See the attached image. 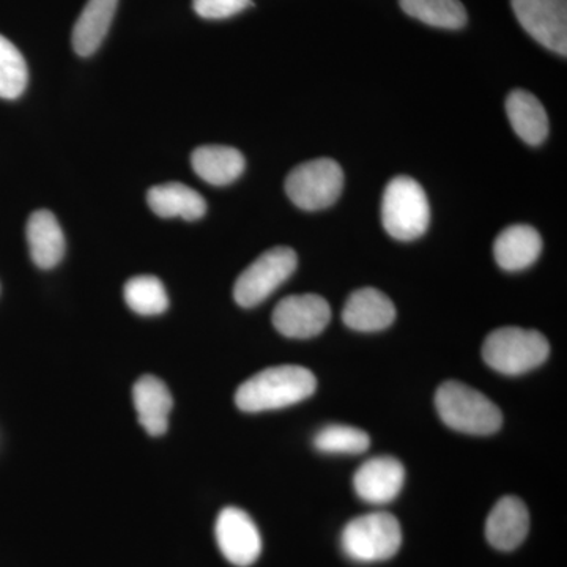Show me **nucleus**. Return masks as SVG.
Instances as JSON below:
<instances>
[{
	"label": "nucleus",
	"instance_id": "f257e3e1",
	"mask_svg": "<svg viewBox=\"0 0 567 567\" xmlns=\"http://www.w3.org/2000/svg\"><path fill=\"white\" fill-rule=\"evenodd\" d=\"M316 390V375L303 365H274L246 380L235 393V404L246 413L268 412L303 402Z\"/></svg>",
	"mask_w": 567,
	"mask_h": 567
},
{
	"label": "nucleus",
	"instance_id": "f03ea898",
	"mask_svg": "<svg viewBox=\"0 0 567 567\" xmlns=\"http://www.w3.org/2000/svg\"><path fill=\"white\" fill-rule=\"evenodd\" d=\"M435 406L443 423L462 434L492 435L503 424L502 412L491 399L454 380L439 388Z\"/></svg>",
	"mask_w": 567,
	"mask_h": 567
},
{
	"label": "nucleus",
	"instance_id": "7ed1b4c3",
	"mask_svg": "<svg viewBox=\"0 0 567 567\" xmlns=\"http://www.w3.org/2000/svg\"><path fill=\"white\" fill-rule=\"evenodd\" d=\"M550 346L546 336L520 327H503L492 331L483 346V358L503 375H522L547 360Z\"/></svg>",
	"mask_w": 567,
	"mask_h": 567
},
{
	"label": "nucleus",
	"instance_id": "20e7f679",
	"mask_svg": "<svg viewBox=\"0 0 567 567\" xmlns=\"http://www.w3.org/2000/svg\"><path fill=\"white\" fill-rule=\"evenodd\" d=\"M382 221L395 240L412 241L424 235L431 223V207L423 186L405 175L388 183L383 193Z\"/></svg>",
	"mask_w": 567,
	"mask_h": 567
},
{
	"label": "nucleus",
	"instance_id": "39448f33",
	"mask_svg": "<svg viewBox=\"0 0 567 567\" xmlns=\"http://www.w3.org/2000/svg\"><path fill=\"white\" fill-rule=\"evenodd\" d=\"M401 544V524L390 513L354 517L346 525L341 536L342 550L358 563L386 561L398 554Z\"/></svg>",
	"mask_w": 567,
	"mask_h": 567
},
{
	"label": "nucleus",
	"instance_id": "423d86ee",
	"mask_svg": "<svg viewBox=\"0 0 567 567\" xmlns=\"http://www.w3.org/2000/svg\"><path fill=\"white\" fill-rule=\"evenodd\" d=\"M344 188V173L334 159L319 158L295 167L286 181V193L306 212L331 207Z\"/></svg>",
	"mask_w": 567,
	"mask_h": 567
},
{
	"label": "nucleus",
	"instance_id": "0eeeda50",
	"mask_svg": "<svg viewBox=\"0 0 567 567\" xmlns=\"http://www.w3.org/2000/svg\"><path fill=\"white\" fill-rule=\"evenodd\" d=\"M298 257L292 248L268 249L238 276L234 298L241 308L264 303L297 270Z\"/></svg>",
	"mask_w": 567,
	"mask_h": 567
},
{
	"label": "nucleus",
	"instance_id": "6e6552de",
	"mask_svg": "<svg viewBox=\"0 0 567 567\" xmlns=\"http://www.w3.org/2000/svg\"><path fill=\"white\" fill-rule=\"evenodd\" d=\"M518 22L547 50L567 55V0H513Z\"/></svg>",
	"mask_w": 567,
	"mask_h": 567
},
{
	"label": "nucleus",
	"instance_id": "1a4fd4ad",
	"mask_svg": "<svg viewBox=\"0 0 567 567\" xmlns=\"http://www.w3.org/2000/svg\"><path fill=\"white\" fill-rule=\"evenodd\" d=\"M215 536L224 558L234 566H252L262 554L259 528L240 507H224L216 518Z\"/></svg>",
	"mask_w": 567,
	"mask_h": 567
},
{
	"label": "nucleus",
	"instance_id": "9d476101",
	"mask_svg": "<svg viewBox=\"0 0 567 567\" xmlns=\"http://www.w3.org/2000/svg\"><path fill=\"white\" fill-rule=\"evenodd\" d=\"M330 320V305L315 293L284 298L274 311L276 330L290 339L316 338L322 333Z\"/></svg>",
	"mask_w": 567,
	"mask_h": 567
},
{
	"label": "nucleus",
	"instance_id": "9b49d317",
	"mask_svg": "<svg viewBox=\"0 0 567 567\" xmlns=\"http://www.w3.org/2000/svg\"><path fill=\"white\" fill-rule=\"evenodd\" d=\"M405 481V468L395 457L369 458L353 477L354 491L371 505H386L401 494Z\"/></svg>",
	"mask_w": 567,
	"mask_h": 567
},
{
	"label": "nucleus",
	"instance_id": "f8f14e48",
	"mask_svg": "<svg viewBox=\"0 0 567 567\" xmlns=\"http://www.w3.org/2000/svg\"><path fill=\"white\" fill-rule=\"evenodd\" d=\"M529 532V513L517 496H503L488 514L486 537L496 550L511 551L524 543Z\"/></svg>",
	"mask_w": 567,
	"mask_h": 567
},
{
	"label": "nucleus",
	"instance_id": "ddd939ff",
	"mask_svg": "<svg viewBox=\"0 0 567 567\" xmlns=\"http://www.w3.org/2000/svg\"><path fill=\"white\" fill-rule=\"evenodd\" d=\"M395 308L385 293L374 287L354 290L342 311L347 327L361 333H374L393 324Z\"/></svg>",
	"mask_w": 567,
	"mask_h": 567
},
{
	"label": "nucleus",
	"instance_id": "4468645a",
	"mask_svg": "<svg viewBox=\"0 0 567 567\" xmlns=\"http://www.w3.org/2000/svg\"><path fill=\"white\" fill-rule=\"evenodd\" d=\"M133 402L142 427L148 435L166 434L173 395L158 377L144 375L134 383Z\"/></svg>",
	"mask_w": 567,
	"mask_h": 567
},
{
	"label": "nucleus",
	"instance_id": "2eb2a0df",
	"mask_svg": "<svg viewBox=\"0 0 567 567\" xmlns=\"http://www.w3.org/2000/svg\"><path fill=\"white\" fill-rule=\"evenodd\" d=\"M543 251V238L535 227L516 224L496 237L494 256L496 264L506 271H520L532 267Z\"/></svg>",
	"mask_w": 567,
	"mask_h": 567
},
{
	"label": "nucleus",
	"instance_id": "dca6fc26",
	"mask_svg": "<svg viewBox=\"0 0 567 567\" xmlns=\"http://www.w3.org/2000/svg\"><path fill=\"white\" fill-rule=\"evenodd\" d=\"M28 244L33 264L50 270L65 256V237L54 213L33 212L28 221Z\"/></svg>",
	"mask_w": 567,
	"mask_h": 567
},
{
	"label": "nucleus",
	"instance_id": "f3484780",
	"mask_svg": "<svg viewBox=\"0 0 567 567\" xmlns=\"http://www.w3.org/2000/svg\"><path fill=\"white\" fill-rule=\"evenodd\" d=\"M151 210L162 218H182L197 221L207 212V203L199 193L183 183H164L147 193Z\"/></svg>",
	"mask_w": 567,
	"mask_h": 567
},
{
	"label": "nucleus",
	"instance_id": "a211bd4d",
	"mask_svg": "<svg viewBox=\"0 0 567 567\" xmlns=\"http://www.w3.org/2000/svg\"><path fill=\"white\" fill-rule=\"evenodd\" d=\"M118 0H89L84 10L74 24L73 41L74 51L81 58H89L102 47L114 20Z\"/></svg>",
	"mask_w": 567,
	"mask_h": 567
},
{
	"label": "nucleus",
	"instance_id": "6ab92c4d",
	"mask_svg": "<svg viewBox=\"0 0 567 567\" xmlns=\"http://www.w3.org/2000/svg\"><path fill=\"white\" fill-rule=\"evenodd\" d=\"M194 173L213 186L230 185L244 174L245 156L226 145H204L192 155Z\"/></svg>",
	"mask_w": 567,
	"mask_h": 567
},
{
	"label": "nucleus",
	"instance_id": "aec40b11",
	"mask_svg": "<svg viewBox=\"0 0 567 567\" xmlns=\"http://www.w3.org/2000/svg\"><path fill=\"white\" fill-rule=\"evenodd\" d=\"M506 114L514 132L528 145H540L548 134V117L543 104L527 91L511 92L506 100Z\"/></svg>",
	"mask_w": 567,
	"mask_h": 567
},
{
	"label": "nucleus",
	"instance_id": "412c9836",
	"mask_svg": "<svg viewBox=\"0 0 567 567\" xmlns=\"http://www.w3.org/2000/svg\"><path fill=\"white\" fill-rule=\"evenodd\" d=\"M409 17L432 28L457 31L466 24V10L461 0H399Z\"/></svg>",
	"mask_w": 567,
	"mask_h": 567
},
{
	"label": "nucleus",
	"instance_id": "4be33fe9",
	"mask_svg": "<svg viewBox=\"0 0 567 567\" xmlns=\"http://www.w3.org/2000/svg\"><path fill=\"white\" fill-rule=\"evenodd\" d=\"M126 305L140 316H159L169 308V298L156 276H136L125 284Z\"/></svg>",
	"mask_w": 567,
	"mask_h": 567
},
{
	"label": "nucleus",
	"instance_id": "5701e85b",
	"mask_svg": "<svg viewBox=\"0 0 567 567\" xmlns=\"http://www.w3.org/2000/svg\"><path fill=\"white\" fill-rule=\"evenodd\" d=\"M371 439L353 425L331 424L320 429L315 436L317 451L324 454H363L369 450Z\"/></svg>",
	"mask_w": 567,
	"mask_h": 567
},
{
	"label": "nucleus",
	"instance_id": "b1692460",
	"mask_svg": "<svg viewBox=\"0 0 567 567\" xmlns=\"http://www.w3.org/2000/svg\"><path fill=\"white\" fill-rule=\"evenodd\" d=\"M28 63L20 50L0 35V99H20L28 87Z\"/></svg>",
	"mask_w": 567,
	"mask_h": 567
},
{
	"label": "nucleus",
	"instance_id": "393cba45",
	"mask_svg": "<svg viewBox=\"0 0 567 567\" xmlns=\"http://www.w3.org/2000/svg\"><path fill=\"white\" fill-rule=\"evenodd\" d=\"M252 6V0H193V9L204 20H226Z\"/></svg>",
	"mask_w": 567,
	"mask_h": 567
}]
</instances>
